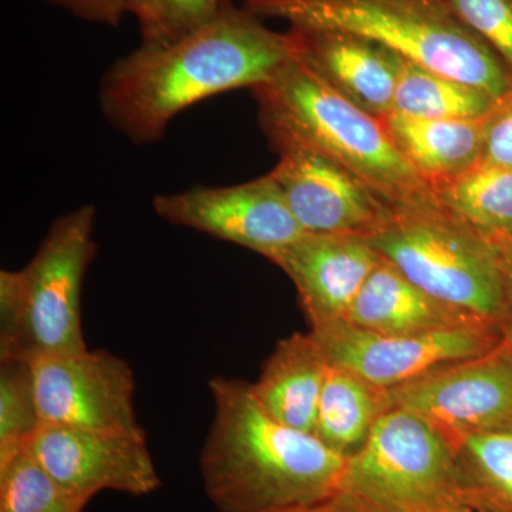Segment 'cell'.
Instances as JSON below:
<instances>
[{
	"label": "cell",
	"instance_id": "8fae6325",
	"mask_svg": "<svg viewBox=\"0 0 512 512\" xmlns=\"http://www.w3.org/2000/svg\"><path fill=\"white\" fill-rule=\"evenodd\" d=\"M158 217L177 227L269 256L305 235L271 174L228 187H194L157 195Z\"/></svg>",
	"mask_w": 512,
	"mask_h": 512
},
{
	"label": "cell",
	"instance_id": "30bf717a",
	"mask_svg": "<svg viewBox=\"0 0 512 512\" xmlns=\"http://www.w3.org/2000/svg\"><path fill=\"white\" fill-rule=\"evenodd\" d=\"M389 392L392 407L419 416L451 447L474 434L512 430V362L501 343Z\"/></svg>",
	"mask_w": 512,
	"mask_h": 512
},
{
	"label": "cell",
	"instance_id": "f1b7e54d",
	"mask_svg": "<svg viewBox=\"0 0 512 512\" xmlns=\"http://www.w3.org/2000/svg\"><path fill=\"white\" fill-rule=\"evenodd\" d=\"M299 512H373L349 495L338 493L325 503Z\"/></svg>",
	"mask_w": 512,
	"mask_h": 512
},
{
	"label": "cell",
	"instance_id": "7402d4cb",
	"mask_svg": "<svg viewBox=\"0 0 512 512\" xmlns=\"http://www.w3.org/2000/svg\"><path fill=\"white\" fill-rule=\"evenodd\" d=\"M451 448L467 507L512 512V430L474 434Z\"/></svg>",
	"mask_w": 512,
	"mask_h": 512
},
{
	"label": "cell",
	"instance_id": "52a82bcc",
	"mask_svg": "<svg viewBox=\"0 0 512 512\" xmlns=\"http://www.w3.org/2000/svg\"><path fill=\"white\" fill-rule=\"evenodd\" d=\"M338 493L373 512H450L467 507L453 448L430 424L392 409L348 457Z\"/></svg>",
	"mask_w": 512,
	"mask_h": 512
},
{
	"label": "cell",
	"instance_id": "9c48e42d",
	"mask_svg": "<svg viewBox=\"0 0 512 512\" xmlns=\"http://www.w3.org/2000/svg\"><path fill=\"white\" fill-rule=\"evenodd\" d=\"M29 363L43 424L146 436L134 407L136 379L126 360L86 349Z\"/></svg>",
	"mask_w": 512,
	"mask_h": 512
},
{
	"label": "cell",
	"instance_id": "cb8c5ba5",
	"mask_svg": "<svg viewBox=\"0 0 512 512\" xmlns=\"http://www.w3.org/2000/svg\"><path fill=\"white\" fill-rule=\"evenodd\" d=\"M0 463L29 447L42 427L32 366L22 360L0 362Z\"/></svg>",
	"mask_w": 512,
	"mask_h": 512
},
{
	"label": "cell",
	"instance_id": "8992f818",
	"mask_svg": "<svg viewBox=\"0 0 512 512\" xmlns=\"http://www.w3.org/2000/svg\"><path fill=\"white\" fill-rule=\"evenodd\" d=\"M367 239L384 261L437 301L498 325L512 315L494 242L436 200L390 208Z\"/></svg>",
	"mask_w": 512,
	"mask_h": 512
},
{
	"label": "cell",
	"instance_id": "4fadbf2b",
	"mask_svg": "<svg viewBox=\"0 0 512 512\" xmlns=\"http://www.w3.org/2000/svg\"><path fill=\"white\" fill-rule=\"evenodd\" d=\"M271 171L306 234L370 237L390 205L338 161L305 147L279 151Z\"/></svg>",
	"mask_w": 512,
	"mask_h": 512
},
{
	"label": "cell",
	"instance_id": "9a60e30c",
	"mask_svg": "<svg viewBox=\"0 0 512 512\" xmlns=\"http://www.w3.org/2000/svg\"><path fill=\"white\" fill-rule=\"evenodd\" d=\"M286 35L293 57L333 92L376 119L393 113L402 56L343 30L291 26Z\"/></svg>",
	"mask_w": 512,
	"mask_h": 512
},
{
	"label": "cell",
	"instance_id": "603a6c76",
	"mask_svg": "<svg viewBox=\"0 0 512 512\" xmlns=\"http://www.w3.org/2000/svg\"><path fill=\"white\" fill-rule=\"evenodd\" d=\"M87 504L57 483L29 448L0 463V512H83Z\"/></svg>",
	"mask_w": 512,
	"mask_h": 512
},
{
	"label": "cell",
	"instance_id": "3957f363",
	"mask_svg": "<svg viewBox=\"0 0 512 512\" xmlns=\"http://www.w3.org/2000/svg\"><path fill=\"white\" fill-rule=\"evenodd\" d=\"M252 93L259 124L278 153L305 147L325 154L390 207L434 200L430 185L394 146L382 120L333 92L295 57Z\"/></svg>",
	"mask_w": 512,
	"mask_h": 512
},
{
	"label": "cell",
	"instance_id": "277c9868",
	"mask_svg": "<svg viewBox=\"0 0 512 512\" xmlns=\"http://www.w3.org/2000/svg\"><path fill=\"white\" fill-rule=\"evenodd\" d=\"M245 9L295 28L365 36L424 69L484 90L498 103L512 96L507 64L443 0H247Z\"/></svg>",
	"mask_w": 512,
	"mask_h": 512
},
{
	"label": "cell",
	"instance_id": "4dcf8cb0",
	"mask_svg": "<svg viewBox=\"0 0 512 512\" xmlns=\"http://www.w3.org/2000/svg\"><path fill=\"white\" fill-rule=\"evenodd\" d=\"M501 345H503L505 352L510 356L512 362V315L503 323V339H501Z\"/></svg>",
	"mask_w": 512,
	"mask_h": 512
},
{
	"label": "cell",
	"instance_id": "5bb4252c",
	"mask_svg": "<svg viewBox=\"0 0 512 512\" xmlns=\"http://www.w3.org/2000/svg\"><path fill=\"white\" fill-rule=\"evenodd\" d=\"M268 259L295 285L313 329L346 319L383 258L362 235L305 234Z\"/></svg>",
	"mask_w": 512,
	"mask_h": 512
},
{
	"label": "cell",
	"instance_id": "6da1fadb",
	"mask_svg": "<svg viewBox=\"0 0 512 512\" xmlns=\"http://www.w3.org/2000/svg\"><path fill=\"white\" fill-rule=\"evenodd\" d=\"M292 56L286 33L224 3L188 35L164 45L141 43L111 64L100 83L101 111L131 143L153 144L181 111L217 94L255 89Z\"/></svg>",
	"mask_w": 512,
	"mask_h": 512
},
{
	"label": "cell",
	"instance_id": "f546056e",
	"mask_svg": "<svg viewBox=\"0 0 512 512\" xmlns=\"http://www.w3.org/2000/svg\"><path fill=\"white\" fill-rule=\"evenodd\" d=\"M500 254L501 266H503L505 286H507L508 301L512 311V235L495 244Z\"/></svg>",
	"mask_w": 512,
	"mask_h": 512
},
{
	"label": "cell",
	"instance_id": "44dd1931",
	"mask_svg": "<svg viewBox=\"0 0 512 512\" xmlns=\"http://www.w3.org/2000/svg\"><path fill=\"white\" fill-rule=\"evenodd\" d=\"M497 106L484 90L402 57L393 113L430 120H485Z\"/></svg>",
	"mask_w": 512,
	"mask_h": 512
},
{
	"label": "cell",
	"instance_id": "ac0fdd59",
	"mask_svg": "<svg viewBox=\"0 0 512 512\" xmlns=\"http://www.w3.org/2000/svg\"><path fill=\"white\" fill-rule=\"evenodd\" d=\"M484 121L430 120L392 113L382 123L407 163L433 188L480 164Z\"/></svg>",
	"mask_w": 512,
	"mask_h": 512
},
{
	"label": "cell",
	"instance_id": "e0dca14e",
	"mask_svg": "<svg viewBox=\"0 0 512 512\" xmlns=\"http://www.w3.org/2000/svg\"><path fill=\"white\" fill-rule=\"evenodd\" d=\"M330 363L312 333L279 340L258 382L256 402L269 416L293 429L312 433Z\"/></svg>",
	"mask_w": 512,
	"mask_h": 512
},
{
	"label": "cell",
	"instance_id": "ffe728a7",
	"mask_svg": "<svg viewBox=\"0 0 512 512\" xmlns=\"http://www.w3.org/2000/svg\"><path fill=\"white\" fill-rule=\"evenodd\" d=\"M431 190L441 208L494 244L512 235L511 168L478 164Z\"/></svg>",
	"mask_w": 512,
	"mask_h": 512
},
{
	"label": "cell",
	"instance_id": "5b68a950",
	"mask_svg": "<svg viewBox=\"0 0 512 512\" xmlns=\"http://www.w3.org/2000/svg\"><path fill=\"white\" fill-rule=\"evenodd\" d=\"M96 208L82 205L57 218L20 271L0 274V362H32L87 349L82 289L96 255Z\"/></svg>",
	"mask_w": 512,
	"mask_h": 512
},
{
	"label": "cell",
	"instance_id": "d6a6232c",
	"mask_svg": "<svg viewBox=\"0 0 512 512\" xmlns=\"http://www.w3.org/2000/svg\"><path fill=\"white\" fill-rule=\"evenodd\" d=\"M218 2H220V3H227V2H229V0H218Z\"/></svg>",
	"mask_w": 512,
	"mask_h": 512
},
{
	"label": "cell",
	"instance_id": "2e32d148",
	"mask_svg": "<svg viewBox=\"0 0 512 512\" xmlns=\"http://www.w3.org/2000/svg\"><path fill=\"white\" fill-rule=\"evenodd\" d=\"M345 320L382 335H423L494 323L437 301L384 259L367 278Z\"/></svg>",
	"mask_w": 512,
	"mask_h": 512
},
{
	"label": "cell",
	"instance_id": "ba28073f",
	"mask_svg": "<svg viewBox=\"0 0 512 512\" xmlns=\"http://www.w3.org/2000/svg\"><path fill=\"white\" fill-rule=\"evenodd\" d=\"M311 333L330 365L392 390L491 352L503 339V325L487 322L423 335H382L339 320Z\"/></svg>",
	"mask_w": 512,
	"mask_h": 512
},
{
	"label": "cell",
	"instance_id": "7c38bea8",
	"mask_svg": "<svg viewBox=\"0 0 512 512\" xmlns=\"http://www.w3.org/2000/svg\"><path fill=\"white\" fill-rule=\"evenodd\" d=\"M28 448L57 483L89 501L101 491L143 497L161 485L146 436L42 424Z\"/></svg>",
	"mask_w": 512,
	"mask_h": 512
},
{
	"label": "cell",
	"instance_id": "4316f807",
	"mask_svg": "<svg viewBox=\"0 0 512 512\" xmlns=\"http://www.w3.org/2000/svg\"><path fill=\"white\" fill-rule=\"evenodd\" d=\"M480 165L512 170V96L498 103L484 121Z\"/></svg>",
	"mask_w": 512,
	"mask_h": 512
},
{
	"label": "cell",
	"instance_id": "484cf974",
	"mask_svg": "<svg viewBox=\"0 0 512 512\" xmlns=\"http://www.w3.org/2000/svg\"><path fill=\"white\" fill-rule=\"evenodd\" d=\"M461 23L501 57L512 73V0H443Z\"/></svg>",
	"mask_w": 512,
	"mask_h": 512
},
{
	"label": "cell",
	"instance_id": "1f68e13d",
	"mask_svg": "<svg viewBox=\"0 0 512 512\" xmlns=\"http://www.w3.org/2000/svg\"><path fill=\"white\" fill-rule=\"evenodd\" d=\"M450 512H477V511L471 510L470 507H464V508H460V510L450 511Z\"/></svg>",
	"mask_w": 512,
	"mask_h": 512
},
{
	"label": "cell",
	"instance_id": "7a4b0ae2",
	"mask_svg": "<svg viewBox=\"0 0 512 512\" xmlns=\"http://www.w3.org/2000/svg\"><path fill=\"white\" fill-rule=\"evenodd\" d=\"M210 392L200 473L218 512H299L338 494L348 457L269 416L249 383L212 377Z\"/></svg>",
	"mask_w": 512,
	"mask_h": 512
},
{
	"label": "cell",
	"instance_id": "d6986e66",
	"mask_svg": "<svg viewBox=\"0 0 512 512\" xmlns=\"http://www.w3.org/2000/svg\"><path fill=\"white\" fill-rule=\"evenodd\" d=\"M392 409L390 392L343 367H329L313 434L343 457L366 443L376 421Z\"/></svg>",
	"mask_w": 512,
	"mask_h": 512
},
{
	"label": "cell",
	"instance_id": "d4e9b609",
	"mask_svg": "<svg viewBox=\"0 0 512 512\" xmlns=\"http://www.w3.org/2000/svg\"><path fill=\"white\" fill-rule=\"evenodd\" d=\"M222 5L218 0H127L143 45H164L188 35L217 16Z\"/></svg>",
	"mask_w": 512,
	"mask_h": 512
},
{
	"label": "cell",
	"instance_id": "83f0119b",
	"mask_svg": "<svg viewBox=\"0 0 512 512\" xmlns=\"http://www.w3.org/2000/svg\"><path fill=\"white\" fill-rule=\"evenodd\" d=\"M76 18L117 28L128 13L127 0H47Z\"/></svg>",
	"mask_w": 512,
	"mask_h": 512
}]
</instances>
